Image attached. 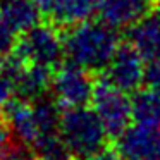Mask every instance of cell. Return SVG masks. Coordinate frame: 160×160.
Masks as SVG:
<instances>
[{"mask_svg": "<svg viewBox=\"0 0 160 160\" xmlns=\"http://www.w3.org/2000/svg\"><path fill=\"white\" fill-rule=\"evenodd\" d=\"M62 35L67 62L98 76L107 69L122 43L119 31L98 19L69 28Z\"/></svg>", "mask_w": 160, "mask_h": 160, "instance_id": "6da1fadb", "label": "cell"}, {"mask_svg": "<svg viewBox=\"0 0 160 160\" xmlns=\"http://www.w3.org/2000/svg\"><path fill=\"white\" fill-rule=\"evenodd\" d=\"M60 136L74 160L93 158L107 152L112 141L91 105L62 110Z\"/></svg>", "mask_w": 160, "mask_h": 160, "instance_id": "7a4b0ae2", "label": "cell"}, {"mask_svg": "<svg viewBox=\"0 0 160 160\" xmlns=\"http://www.w3.org/2000/svg\"><path fill=\"white\" fill-rule=\"evenodd\" d=\"M14 55L29 66L55 71L66 59L64 35L55 24H38L19 36Z\"/></svg>", "mask_w": 160, "mask_h": 160, "instance_id": "3957f363", "label": "cell"}, {"mask_svg": "<svg viewBox=\"0 0 160 160\" xmlns=\"http://www.w3.org/2000/svg\"><path fill=\"white\" fill-rule=\"evenodd\" d=\"M97 90V79L91 72L74 66L62 64L55 69L52 79V98L62 110L90 107Z\"/></svg>", "mask_w": 160, "mask_h": 160, "instance_id": "277c9868", "label": "cell"}, {"mask_svg": "<svg viewBox=\"0 0 160 160\" xmlns=\"http://www.w3.org/2000/svg\"><path fill=\"white\" fill-rule=\"evenodd\" d=\"M91 108L97 112L112 141L119 139L134 124L131 95L112 88L100 78L97 79V90L91 102Z\"/></svg>", "mask_w": 160, "mask_h": 160, "instance_id": "5b68a950", "label": "cell"}, {"mask_svg": "<svg viewBox=\"0 0 160 160\" xmlns=\"http://www.w3.org/2000/svg\"><path fill=\"white\" fill-rule=\"evenodd\" d=\"M145 71L146 62L143 57L124 40L114 53L107 69L100 74V79L122 93L134 95L143 88Z\"/></svg>", "mask_w": 160, "mask_h": 160, "instance_id": "8992f818", "label": "cell"}, {"mask_svg": "<svg viewBox=\"0 0 160 160\" xmlns=\"http://www.w3.org/2000/svg\"><path fill=\"white\" fill-rule=\"evenodd\" d=\"M158 0H98L97 19L115 31H129L152 14Z\"/></svg>", "mask_w": 160, "mask_h": 160, "instance_id": "52a82bcc", "label": "cell"}, {"mask_svg": "<svg viewBox=\"0 0 160 160\" xmlns=\"http://www.w3.org/2000/svg\"><path fill=\"white\" fill-rule=\"evenodd\" d=\"M114 150L122 160H160V128L132 124L114 141Z\"/></svg>", "mask_w": 160, "mask_h": 160, "instance_id": "ba28073f", "label": "cell"}, {"mask_svg": "<svg viewBox=\"0 0 160 160\" xmlns=\"http://www.w3.org/2000/svg\"><path fill=\"white\" fill-rule=\"evenodd\" d=\"M126 42L146 64H160V7L126 31Z\"/></svg>", "mask_w": 160, "mask_h": 160, "instance_id": "9c48e42d", "label": "cell"}, {"mask_svg": "<svg viewBox=\"0 0 160 160\" xmlns=\"http://www.w3.org/2000/svg\"><path fill=\"white\" fill-rule=\"evenodd\" d=\"M98 0H55L50 9V21L57 28L69 29L97 18Z\"/></svg>", "mask_w": 160, "mask_h": 160, "instance_id": "30bf717a", "label": "cell"}, {"mask_svg": "<svg viewBox=\"0 0 160 160\" xmlns=\"http://www.w3.org/2000/svg\"><path fill=\"white\" fill-rule=\"evenodd\" d=\"M0 12L19 36L42 24V9L35 0H0Z\"/></svg>", "mask_w": 160, "mask_h": 160, "instance_id": "8fae6325", "label": "cell"}, {"mask_svg": "<svg viewBox=\"0 0 160 160\" xmlns=\"http://www.w3.org/2000/svg\"><path fill=\"white\" fill-rule=\"evenodd\" d=\"M131 102L134 124L160 128V95L141 88L134 95H131Z\"/></svg>", "mask_w": 160, "mask_h": 160, "instance_id": "7c38bea8", "label": "cell"}, {"mask_svg": "<svg viewBox=\"0 0 160 160\" xmlns=\"http://www.w3.org/2000/svg\"><path fill=\"white\" fill-rule=\"evenodd\" d=\"M19 35L11 28L5 18L0 12V62H4L7 57H11L16 50Z\"/></svg>", "mask_w": 160, "mask_h": 160, "instance_id": "4fadbf2b", "label": "cell"}, {"mask_svg": "<svg viewBox=\"0 0 160 160\" xmlns=\"http://www.w3.org/2000/svg\"><path fill=\"white\" fill-rule=\"evenodd\" d=\"M14 100H18L16 98L14 81H12V78L9 76V72L0 62V108L5 110Z\"/></svg>", "mask_w": 160, "mask_h": 160, "instance_id": "5bb4252c", "label": "cell"}, {"mask_svg": "<svg viewBox=\"0 0 160 160\" xmlns=\"http://www.w3.org/2000/svg\"><path fill=\"white\" fill-rule=\"evenodd\" d=\"M143 88L155 95H160V64H146Z\"/></svg>", "mask_w": 160, "mask_h": 160, "instance_id": "9a60e30c", "label": "cell"}, {"mask_svg": "<svg viewBox=\"0 0 160 160\" xmlns=\"http://www.w3.org/2000/svg\"><path fill=\"white\" fill-rule=\"evenodd\" d=\"M0 160H35L33 153L21 145H12L7 150L0 152Z\"/></svg>", "mask_w": 160, "mask_h": 160, "instance_id": "2e32d148", "label": "cell"}, {"mask_svg": "<svg viewBox=\"0 0 160 160\" xmlns=\"http://www.w3.org/2000/svg\"><path fill=\"white\" fill-rule=\"evenodd\" d=\"M12 136H14V132H12V129H11L9 121L5 119L4 114H0V152H4L9 146H12L11 145Z\"/></svg>", "mask_w": 160, "mask_h": 160, "instance_id": "e0dca14e", "label": "cell"}, {"mask_svg": "<svg viewBox=\"0 0 160 160\" xmlns=\"http://www.w3.org/2000/svg\"><path fill=\"white\" fill-rule=\"evenodd\" d=\"M90 160H122V158L117 155L115 150H107V152L100 153V155L93 157V158H90Z\"/></svg>", "mask_w": 160, "mask_h": 160, "instance_id": "ac0fdd59", "label": "cell"}, {"mask_svg": "<svg viewBox=\"0 0 160 160\" xmlns=\"http://www.w3.org/2000/svg\"><path fill=\"white\" fill-rule=\"evenodd\" d=\"M35 2H36V5L42 9V12H47V14H48L55 0H35Z\"/></svg>", "mask_w": 160, "mask_h": 160, "instance_id": "d6986e66", "label": "cell"}, {"mask_svg": "<svg viewBox=\"0 0 160 160\" xmlns=\"http://www.w3.org/2000/svg\"><path fill=\"white\" fill-rule=\"evenodd\" d=\"M158 2H160V0H158Z\"/></svg>", "mask_w": 160, "mask_h": 160, "instance_id": "ffe728a7", "label": "cell"}]
</instances>
